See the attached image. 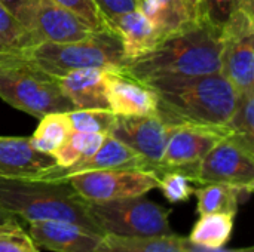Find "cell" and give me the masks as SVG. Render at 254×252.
<instances>
[{
  "label": "cell",
  "instance_id": "1",
  "mask_svg": "<svg viewBox=\"0 0 254 252\" xmlns=\"http://www.w3.org/2000/svg\"><path fill=\"white\" fill-rule=\"evenodd\" d=\"M158 95V113L173 125L226 126L237 91L222 73L162 76L143 80Z\"/></svg>",
  "mask_w": 254,
  "mask_h": 252
},
{
  "label": "cell",
  "instance_id": "2",
  "mask_svg": "<svg viewBox=\"0 0 254 252\" xmlns=\"http://www.w3.org/2000/svg\"><path fill=\"white\" fill-rule=\"evenodd\" d=\"M222 49L220 30L199 19L161 40L149 53L128 62L122 73L140 82L162 76L220 73Z\"/></svg>",
  "mask_w": 254,
  "mask_h": 252
},
{
  "label": "cell",
  "instance_id": "3",
  "mask_svg": "<svg viewBox=\"0 0 254 252\" xmlns=\"http://www.w3.org/2000/svg\"><path fill=\"white\" fill-rule=\"evenodd\" d=\"M0 208L27 223L64 220L103 235L83 201L67 180L0 177Z\"/></svg>",
  "mask_w": 254,
  "mask_h": 252
},
{
  "label": "cell",
  "instance_id": "4",
  "mask_svg": "<svg viewBox=\"0 0 254 252\" xmlns=\"http://www.w3.org/2000/svg\"><path fill=\"white\" fill-rule=\"evenodd\" d=\"M0 98L37 119L74 108L55 77L37 68L19 52L0 50Z\"/></svg>",
  "mask_w": 254,
  "mask_h": 252
},
{
  "label": "cell",
  "instance_id": "5",
  "mask_svg": "<svg viewBox=\"0 0 254 252\" xmlns=\"http://www.w3.org/2000/svg\"><path fill=\"white\" fill-rule=\"evenodd\" d=\"M19 53L54 77L82 68L122 71L127 65L121 39L112 30H101L89 39L71 43L39 42Z\"/></svg>",
  "mask_w": 254,
  "mask_h": 252
},
{
  "label": "cell",
  "instance_id": "6",
  "mask_svg": "<svg viewBox=\"0 0 254 252\" xmlns=\"http://www.w3.org/2000/svg\"><path fill=\"white\" fill-rule=\"evenodd\" d=\"M88 212L103 235L115 236H164L173 235L171 209L144 196L86 202Z\"/></svg>",
  "mask_w": 254,
  "mask_h": 252
},
{
  "label": "cell",
  "instance_id": "7",
  "mask_svg": "<svg viewBox=\"0 0 254 252\" xmlns=\"http://www.w3.org/2000/svg\"><path fill=\"white\" fill-rule=\"evenodd\" d=\"M196 184L223 183L252 195L254 189V141L231 134L213 147L198 163Z\"/></svg>",
  "mask_w": 254,
  "mask_h": 252
},
{
  "label": "cell",
  "instance_id": "8",
  "mask_svg": "<svg viewBox=\"0 0 254 252\" xmlns=\"http://www.w3.org/2000/svg\"><path fill=\"white\" fill-rule=\"evenodd\" d=\"M86 202H107L115 199L144 196L158 189L159 177L144 169H100L68 175L64 178Z\"/></svg>",
  "mask_w": 254,
  "mask_h": 252
},
{
  "label": "cell",
  "instance_id": "9",
  "mask_svg": "<svg viewBox=\"0 0 254 252\" xmlns=\"http://www.w3.org/2000/svg\"><path fill=\"white\" fill-rule=\"evenodd\" d=\"M232 131L228 126L182 123L174 126L159 163V174L164 171H182L193 181L199 160ZM195 183V181H193Z\"/></svg>",
  "mask_w": 254,
  "mask_h": 252
},
{
  "label": "cell",
  "instance_id": "10",
  "mask_svg": "<svg viewBox=\"0 0 254 252\" xmlns=\"http://www.w3.org/2000/svg\"><path fill=\"white\" fill-rule=\"evenodd\" d=\"M174 126L159 113L150 116H116L109 134L141 154L158 174L167 141Z\"/></svg>",
  "mask_w": 254,
  "mask_h": 252
},
{
  "label": "cell",
  "instance_id": "11",
  "mask_svg": "<svg viewBox=\"0 0 254 252\" xmlns=\"http://www.w3.org/2000/svg\"><path fill=\"white\" fill-rule=\"evenodd\" d=\"M33 31L39 42L71 43L89 39L101 30L92 27L79 15L63 6L49 0H40L36 10Z\"/></svg>",
  "mask_w": 254,
  "mask_h": 252
},
{
  "label": "cell",
  "instance_id": "12",
  "mask_svg": "<svg viewBox=\"0 0 254 252\" xmlns=\"http://www.w3.org/2000/svg\"><path fill=\"white\" fill-rule=\"evenodd\" d=\"M106 91L109 108L116 116H150L158 113L155 91L121 70H106Z\"/></svg>",
  "mask_w": 254,
  "mask_h": 252
},
{
  "label": "cell",
  "instance_id": "13",
  "mask_svg": "<svg viewBox=\"0 0 254 252\" xmlns=\"http://www.w3.org/2000/svg\"><path fill=\"white\" fill-rule=\"evenodd\" d=\"M28 235L37 248L52 252H94L103 236L64 220L31 221Z\"/></svg>",
  "mask_w": 254,
  "mask_h": 252
},
{
  "label": "cell",
  "instance_id": "14",
  "mask_svg": "<svg viewBox=\"0 0 254 252\" xmlns=\"http://www.w3.org/2000/svg\"><path fill=\"white\" fill-rule=\"evenodd\" d=\"M100 169H144L155 171L153 166L131 147L116 140L110 134H107L101 143V146L91 154L88 159L65 168V169H52L46 174L45 180H64L68 175L86 172V171H100Z\"/></svg>",
  "mask_w": 254,
  "mask_h": 252
},
{
  "label": "cell",
  "instance_id": "15",
  "mask_svg": "<svg viewBox=\"0 0 254 252\" xmlns=\"http://www.w3.org/2000/svg\"><path fill=\"white\" fill-rule=\"evenodd\" d=\"M55 168L54 156L36 150L30 138L0 137V177L42 178Z\"/></svg>",
  "mask_w": 254,
  "mask_h": 252
},
{
  "label": "cell",
  "instance_id": "16",
  "mask_svg": "<svg viewBox=\"0 0 254 252\" xmlns=\"http://www.w3.org/2000/svg\"><path fill=\"white\" fill-rule=\"evenodd\" d=\"M55 80L74 108L110 110L106 91V70H73L63 76H57Z\"/></svg>",
  "mask_w": 254,
  "mask_h": 252
},
{
  "label": "cell",
  "instance_id": "17",
  "mask_svg": "<svg viewBox=\"0 0 254 252\" xmlns=\"http://www.w3.org/2000/svg\"><path fill=\"white\" fill-rule=\"evenodd\" d=\"M110 30L121 39L127 64L149 53L161 42L156 27L140 9H134L119 16L110 25Z\"/></svg>",
  "mask_w": 254,
  "mask_h": 252
},
{
  "label": "cell",
  "instance_id": "18",
  "mask_svg": "<svg viewBox=\"0 0 254 252\" xmlns=\"http://www.w3.org/2000/svg\"><path fill=\"white\" fill-rule=\"evenodd\" d=\"M220 73L234 86L237 94L253 91L254 85V34L222 39Z\"/></svg>",
  "mask_w": 254,
  "mask_h": 252
},
{
  "label": "cell",
  "instance_id": "19",
  "mask_svg": "<svg viewBox=\"0 0 254 252\" xmlns=\"http://www.w3.org/2000/svg\"><path fill=\"white\" fill-rule=\"evenodd\" d=\"M138 9L153 22L161 40L199 21V13L183 0H138Z\"/></svg>",
  "mask_w": 254,
  "mask_h": 252
},
{
  "label": "cell",
  "instance_id": "20",
  "mask_svg": "<svg viewBox=\"0 0 254 252\" xmlns=\"http://www.w3.org/2000/svg\"><path fill=\"white\" fill-rule=\"evenodd\" d=\"M94 252H188V239L164 236H115L103 235Z\"/></svg>",
  "mask_w": 254,
  "mask_h": 252
},
{
  "label": "cell",
  "instance_id": "21",
  "mask_svg": "<svg viewBox=\"0 0 254 252\" xmlns=\"http://www.w3.org/2000/svg\"><path fill=\"white\" fill-rule=\"evenodd\" d=\"M235 217L234 214H202L186 239L189 244L201 248H225L232 238Z\"/></svg>",
  "mask_w": 254,
  "mask_h": 252
},
{
  "label": "cell",
  "instance_id": "22",
  "mask_svg": "<svg viewBox=\"0 0 254 252\" xmlns=\"http://www.w3.org/2000/svg\"><path fill=\"white\" fill-rule=\"evenodd\" d=\"M195 187L193 195L196 196L198 205L196 211L202 214H234L237 215L240 199L246 195L241 189L223 184V183H208Z\"/></svg>",
  "mask_w": 254,
  "mask_h": 252
},
{
  "label": "cell",
  "instance_id": "23",
  "mask_svg": "<svg viewBox=\"0 0 254 252\" xmlns=\"http://www.w3.org/2000/svg\"><path fill=\"white\" fill-rule=\"evenodd\" d=\"M73 134L67 111L49 113L40 117L39 126L30 137L31 146L46 154H54Z\"/></svg>",
  "mask_w": 254,
  "mask_h": 252
},
{
  "label": "cell",
  "instance_id": "24",
  "mask_svg": "<svg viewBox=\"0 0 254 252\" xmlns=\"http://www.w3.org/2000/svg\"><path fill=\"white\" fill-rule=\"evenodd\" d=\"M106 135L107 134L101 132H73L68 140L52 154L57 162V168L65 169L88 159L101 146Z\"/></svg>",
  "mask_w": 254,
  "mask_h": 252
},
{
  "label": "cell",
  "instance_id": "25",
  "mask_svg": "<svg viewBox=\"0 0 254 252\" xmlns=\"http://www.w3.org/2000/svg\"><path fill=\"white\" fill-rule=\"evenodd\" d=\"M36 43H39L36 34L0 4V50L21 52Z\"/></svg>",
  "mask_w": 254,
  "mask_h": 252
},
{
  "label": "cell",
  "instance_id": "26",
  "mask_svg": "<svg viewBox=\"0 0 254 252\" xmlns=\"http://www.w3.org/2000/svg\"><path fill=\"white\" fill-rule=\"evenodd\" d=\"M253 7V0H199V19L222 31L241 9Z\"/></svg>",
  "mask_w": 254,
  "mask_h": 252
},
{
  "label": "cell",
  "instance_id": "27",
  "mask_svg": "<svg viewBox=\"0 0 254 252\" xmlns=\"http://www.w3.org/2000/svg\"><path fill=\"white\" fill-rule=\"evenodd\" d=\"M73 132H101L109 134L116 114L100 108H73L67 111Z\"/></svg>",
  "mask_w": 254,
  "mask_h": 252
},
{
  "label": "cell",
  "instance_id": "28",
  "mask_svg": "<svg viewBox=\"0 0 254 252\" xmlns=\"http://www.w3.org/2000/svg\"><path fill=\"white\" fill-rule=\"evenodd\" d=\"M254 89L237 94V101L228 128L232 134H238L254 141Z\"/></svg>",
  "mask_w": 254,
  "mask_h": 252
},
{
  "label": "cell",
  "instance_id": "29",
  "mask_svg": "<svg viewBox=\"0 0 254 252\" xmlns=\"http://www.w3.org/2000/svg\"><path fill=\"white\" fill-rule=\"evenodd\" d=\"M192 184L193 181L189 175H186L182 171L171 169L159 174L158 189L162 192L164 198L170 203H182L188 202L193 195L195 187Z\"/></svg>",
  "mask_w": 254,
  "mask_h": 252
},
{
  "label": "cell",
  "instance_id": "30",
  "mask_svg": "<svg viewBox=\"0 0 254 252\" xmlns=\"http://www.w3.org/2000/svg\"><path fill=\"white\" fill-rule=\"evenodd\" d=\"M0 252H39V248L19 223L0 226Z\"/></svg>",
  "mask_w": 254,
  "mask_h": 252
},
{
  "label": "cell",
  "instance_id": "31",
  "mask_svg": "<svg viewBox=\"0 0 254 252\" xmlns=\"http://www.w3.org/2000/svg\"><path fill=\"white\" fill-rule=\"evenodd\" d=\"M104 25L110 30V25L124 13L138 9V0H92Z\"/></svg>",
  "mask_w": 254,
  "mask_h": 252
},
{
  "label": "cell",
  "instance_id": "32",
  "mask_svg": "<svg viewBox=\"0 0 254 252\" xmlns=\"http://www.w3.org/2000/svg\"><path fill=\"white\" fill-rule=\"evenodd\" d=\"M49 1L71 10L73 13L79 15L82 19H85L86 22H89L95 28H100V30L107 28L104 25V22H103V19H101V16H100L92 0H49Z\"/></svg>",
  "mask_w": 254,
  "mask_h": 252
},
{
  "label": "cell",
  "instance_id": "33",
  "mask_svg": "<svg viewBox=\"0 0 254 252\" xmlns=\"http://www.w3.org/2000/svg\"><path fill=\"white\" fill-rule=\"evenodd\" d=\"M40 0H0V4L12 13L24 27L33 31L36 10ZM34 33V31H33ZM37 37V36H36Z\"/></svg>",
  "mask_w": 254,
  "mask_h": 252
},
{
  "label": "cell",
  "instance_id": "34",
  "mask_svg": "<svg viewBox=\"0 0 254 252\" xmlns=\"http://www.w3.org/2000/svg\"><path fill=\"white\" fill-rule=\"evenodd\" d=\"M188 252H254L253 247H247V248H238V250H208V248H201V247H195L192 244L188 242Z\"/></svg>",
  "mask_w": 254,
  "mask_h": 252
},
{
  "label": "cell",
  "instance_id": "35",
  "mask_svg": "<svg viewBox=\"0 0 254 252\" xmlns=\"http://www.w3.org/2000/svg\"><path fill=\"white\" fill-rule=\"evenodd\" d=\"M15 223H18V218H16L13 214L7 212L6 209L0 208V226H6V224H15Z\"/></svg>",
  "mask_w": 254,
  "mask_h": 252
},
{
  "label": "cell",
  "instance_id": "36",
  "mask_svg": "<svg viewBox=\"0 0 254 252\" xmlns=\"http://www.w3.org/2000/svg\"><path fill=\"white\" fill-rule=\"evenodd\" d=\"M185 3H188L190 7H193L195 10H198L199 9V0H183ZM198 13H199V10H198Z\"/></svg>",
  "mask_w": 254,
  "mask_h": 252
}]
</instances>
